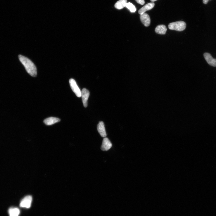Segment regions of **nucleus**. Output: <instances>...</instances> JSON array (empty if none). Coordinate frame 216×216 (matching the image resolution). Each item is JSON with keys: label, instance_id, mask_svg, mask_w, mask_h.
Segmentation results:
<instances>
[{"label": "nucleus", "instance_id": "obj_3", "mask_svg": "<svg viewBox=\"0 0 216 216\" xmlns=\"http://www.w3.org/2000/svg\"><path fill=\"white\" fill-rule=\"evenodd\" d=\"M69 82L73 92L78 97H81V91L79 88L76 82L74 79H71Z\"/></svg>", "mask_w": 216, "mask_h": 216}, {"label": "nucleus", "instance_id": "obj_13", "mask_svg": "<svg viewBox=\"0 0 216 216\" xmlns=\"http://www.w3.org/2000/svg\"><path fill=\"white\" fill-rule=\"evenodd\" d=\"M127 0H120L115 5V8L118 9H121L126 7L127 4Z\"/></svg>", "mask_w": 216, "mask_h": 216}, {"label": "nucleus", "instance_id": "obj_2", "mask_svg": "<svg viewBox=\"0 0 216 216\" xmlns=\"http://www.w3.org/2000/svg\"><path fill=\"white\" fill-rule=\"evenodd\" d=\"M186 23L182 21L172 23L168 25V28L170 30L178 31L184 30L186 29Z\"/></svg>", "mask_w": 216, "mask_h": 216}, {"label": "nucleus", "instance_id": "obj_11", "mask_svg": "<svg viewBox=\"0 0 216 216\" xmlns=\"http://www.w3.org/2000/svg\"><path fill=\"white\" fill-rule=\"evenodd\" d=\"M60 121L61 120L58 118L52 117L45 119L44 121V122L47 125L50 126Z\"/></svg>", "mask_w": 216, "mask_h": 216}, {"label": "nucleus", "instance_id": "obj_7", "mask_svg": "<svg viewBox=\"0 0 216 216\" xmlns=\"http://www.w3.org/2000/svg\"><path fill=\"white\" fill-rule=\"evenodd\" d=\"M97 129L101 137L105 138L106 137L107 134L103 122L100 121L99 122L97 126Z\"/></svg>", "mask_w": 216, "mask_h": 216}, {"label": "nucleus", "instance_id": "obj_10", "mask_svg": "<svg viewBox=\"0 0 216 216\" xmlns=\"http://www.w3.org/2000/svg\"><path fill=\"white\" fill-rule=\"evenodd\" d=\"M155 6L154 3H151L148 4L141 8L139 11V13L140 15H142L146 11H149L153 8Z\"/></svg>", "mask_w": 216, "mask_h": 216}, {"label": "nucleus", "instance_id": "obj_17", "mask_svg": "<svg viewBox=\"0 0 216 216\" xmlns=\"http://www.w3.org/2000/svg\"><path fill=\"white\" fill-rule=\"evenodd\" d=\"M210 0H203V2L204 4H208Z\"/></svg>", "mask_w": 216, "mask_h": 216}, {"label": "nucleus", "instance_id": "obj_6", "mask_svg": "<svg viewBox=\"0 0 216 216\" xmlns=\"http://www.w3.org/2000/svg\"><path fill=\"white\" fill-rule=\"evenodd\" d=\"M112 144L109 139L107 138H105L102 141L101 146V149L103 151H107L111 148Z\"/></svg>", "mask_w": 216, "mask_h": 216}, {"label": "nucleus", "instance_id": "obj_16", "mask_svg": "<svg viewBox=\"0 0 216 216\" xmlns=\"http://www.w3.org/2000/svg\"><path fill=\"white\" fill-rule=\"evenodd\" d=\"M135 1L138 4L141 5H144L145 4L144 0H135Z\"/></svg>", "mask_w": 216, "mask_h": 216}, {"label": "nucleus", "instance_id": "obj_15", "mask_svg": "<svg viewBox=\"0 0 216 216\" xmlns=\"http://www.w3.org/2000/svg\"><path fill=\"white\" fill-rule=\"evenodd\" d=\"M126 7L129 10L131 13H134L136 10L135 6L130 3H127Z\"/></svg>", "mask_w": 216, "mask_h": 216}, {"label": "nucleus", "instance_id": "obj_14", "mask_svg": "<svg viewBox=\"0 0 216 216\" xmlns=\"http://www.w3.org/2000/svg\"><path fill=\"white\" fill-rule=\"evenodd\" d=\"M8 212L9 216H18L20 211L17 208L12 207L9 209Z\"/></svg>", "mask_w": 216, "mask_h": 216}, {"label": "nucleus", "instance_id": "obj_4", "mask_svg": "<svg viewBox=\"0 0 216 216\" xmlns=\"http://www.w3.org/2000/svg\"><path fill=\"white\" fill-rule=\"evenodd\" d=\"M32 201V197L30 196H27L21 201L20 207L23 208H29L31 207Z\"/></svg>", "mask_w": 216, "mask_h": 216}, {"label": "nucleus", "instance_id": "obj_9", "mask_svg": "<svg viewBox=\"0 0 216 216\" xmlns=\"http://www.w3.org/2000/svg\"><path fill=\"white\" fill-rule=\"evenodd\" d=\"M140 18L141 22L145 27H148L151 24V19L149 15L146 13L140 15Z\"/></svg>", "mask_w": 216, "mask_h": 216}, {"label": "nucleus", "instance_id": "obj_1", "mask_svg": "<svg viewBox=\"0 0 216 216\" xmlns=\"http://www.w3.org/2000/svg\"><path fill=\"white\" fill-rule=\"evenodd\" d=\"M18 58L20 61L24 65L27 73L32 77H36L37 75V71L35 64L30 60L24 56L19 55Z\"/></svg>", "mask_w": 216, "mask_h": 216}, {"label": "nucleus", "instance_id": "obj_12", "mask_svg": "<svg viewBox=\"0 0 216 216\" xmlns=\"http://www.w3.org/2000/svg\"><path fill=\"white\" fill-rule=\"evenodd\" d=\"M167 28L164 25H160L158 26L155 29V32L160 34L164 35L166 33Z\"/></svg>", "mask_w": 216, "mask_h": 216}, {"label": "nucleus", "instance_id": "obj_8", "mask_svg": "<svg viewBox=\"0 0 216 216\" xmlns=\"http://www.w3.org/2000/svg\"><path fill=\"white\" fill-rule=\"evenodd\" d=\"M203 55L205 59L209 65L216 67V59H213L211 55L209 53H205Z\"/></svg>", "mask_w": 216, "mask_h": 216}, {"label": "nucleus", "instance_id": "obj_18", "mask_svg": "<svg viewBox=\"0 0 216 216\" xmlns=\"http://www.w3.org/2000/svg\"><path fill=\"white\" fill-rule=\"evenodd\" d=\"M151 1L152 2H154L157 1V0H151Z\"/></svg>", "mask_w": 216, "mask_h": 216}, {"label": "nucleus", "instance_id": "obj_5", "mask_svg": "<svg viewBox=\"0 0 216 216\" xmlns=\"http://www.w3.org/2000/svg\"><path fill=\"white\" fill-rule=\"evenodd\" d=\"M90 95L89 91L86 88H83L81 91V97L84 106L85 108L88 106L87 101Z\"/></svg>", "mask_w": 216, "mask_h": 216}]
</instances>
